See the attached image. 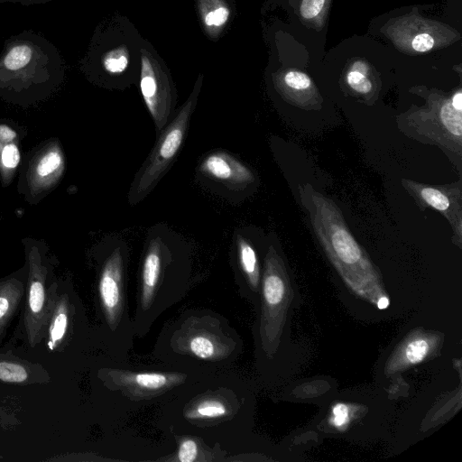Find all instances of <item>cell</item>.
Returning <instances> with one entry per match:
<instances>
[{
	"label": "cell",
	"mask_w": 462,
	"mask_h": 462,
	"mask_svg": "<svg viewBox=\"0 0 462 462\" xmlns=\"http://www.w3.org/2000/svg\"><path fill=\"white\" fill-rule=\"evenodd\" d=\"M249 390L230 370L202 374L167 398L162 409L170 433L200 437L229 451L247 428Z\"/></svg>",
	"instance_id": "1"
},
{
	"label": "cell",
	"mask_w": 462,
	"mask_h": 462,
	"mask_svg": "<svg viewBox=\"0 0 462 462\" xmlns=\"http://www.w3.org/2000/svg\"><path fill=\"white\" fill-rule=\"evenodd\" d=\"M243 340L228 319L205 308H191L164 323L151 352L164 366L208 374L231 370Z\"/></svg>",
	"instance_id": "2"
},
{
	"label": "cell",
	"mask_w": 462,
	"mask_h": 462,
	"mask_svg": "<svg viewBox=\"0 0 462 462\" xmlns=\"http://www.w3.org/2000/svg\"><path fill=\"white\" fill-rule=\"evenodd\" d=\"M143 39L128 16L108 14L95 27L79 68L93 83L124 90L138 82Z\"/></svg>",
	"instance_id": "3"
},
{
	"label": "cell",
	"mask_w": 462,
	"mask_h": 462,
	"mask_svg": "<svg viewBox=\"0 0 462 462\" xmlns=\"http://www.w3.org/2000/svg\"><path fill=\"white\" fill-rule=\"evenodd\" d=\"M190 286L188 263L177 260L159 236L150 239L137 273L132 316L134 337H144L160 316L186 296Z\"/></svg>",
	"instance_id": "4"
},
{
	"label": "cell",
	"mask_w": 462,
	"mask_h": 462,
	"mask_svg": "<svg viewBox=\"0 0 462 462\" xmlns=\"http://www.w3.org/2000/svg\"><path fill=\"white\" fill-rule=\"evenodd\" d=\"M127 251L116 246L105 258L97 282V315L103 344L113 361L126 363L134 333L127 293Z\"/></svg>",
	"instance_id": "5"
},
{
	"label": "cell",
	"mask_w": 462,
	"mask_h": 462,
	"mask_svg": "<svg viewBox=\"0 0 462 462\" xmlns=\"http://www.w3.org/2000/svg\"><path fill=\"white\" fill-rule=\"evenodd\" d=\"M65 69V60L59 49L39 32L23 30L3 44L0 87L52 84L61 79Z\"/></svg>",
	"instance_id": "6"
},
{
	"label": "cell",
	"mask_w": 462,
	"mask_h": 462,
	"mask_svg": "<svg viewBox=\"0 0 462 462\" xmlns=\"http://www.w3.org/2000/svg\"><path fill=\"white\" fill-rule=\"evenodd\" d=\"M203 81L204 75L199 73L186 101L156 134L155 144L130 187L127 199L131 206L138 204L154 189L177 157L184 143Z\"/></svg>",
	"instance_id": "7"
},
{
	"label": "cell",
	"mask_w": 462,
	"mask_h": 462,
	"mask_svg": "<svg viewBox=\"0 0 462 462\" xmlns=\"http://www.w3.org/2000/svg\"><path fill=\"white\" fill-rule=\"evenodd\" d=\"M112 365L101 369V380L116 397L138 404L167 399L199 374L172 367L148 369L127 366L110 359Z\"/></svg>",
	"instance_id": "8"
},
{
	"label": "cell",
	"mask_w": 462,
	"mask_h": 462,
	"mask_svg": "<svg viewBox=\"0 0 462 462\" xmlns=\"http://www.w3.org/2000/svg\"><path fill=\"white\" fill-rule=\"evenodd\" d=\"M299 194L324 249L343 264L355 265L361 262L363 249L350 232L337 205L310 184L300 185Z\"/></svg>",
	"instance_id": "9"
},
{
	"label": "cell",
	"mask_w": 462,
	"mask_h": 462,
	"mask_svg": "<svg viewBox=\"0 0 462 462\" xmlns=\"http://www.w3.org/2000/svg\"><path fill=\"white\" fill-rule=\"evenodd\" d=\"M138 84L158 134L176 111L177 90L163 58L145 38L141 48Z\"/></svg>",
	"instance_id": "10"
},
{
	"label": "cell",
	"mask_w": 462,
	"mask_h": 462,
	"mask_svg": "<svg viewBox=\"0 0 462 462\" xmlns=\"http://www.w3.org/2000/svg\"><path fill=\"white\" fill-rule=\"evenodd\" d=\"M462 111L456 110L450 99L445 100L437 112L420 111L400 116L399 127L411 136L431 143L460 159L462 148Z\"/></svg>",
	"instance_id": "11"
},
{
	"label": "cell",
	"mask_w": 462,
	"mask_h": 462,
	"mask_svg": "<svg viewBox=\"0 0 462 462\" xmlns=\"http://www.w3.org/2000/svg\"><path fill=\"white\" fill-rule=\"evenodd\" d=\"M402 186L420 206L430 207L440 212L452 226L457 242L462 235V190L460 182L430 186L411 180H402Z\"/></svg>",
	"instance_id": "12"
},
{
	"label": "cell",
	"mask_w": 462,
	"mask_h": 462,
	"mask_svg": "<svg viewBox=\"0 0 462 462\" xmlns=\"http://www.w3.org/2000/svg\"><path fill=\"white\" fill-rule=\"evenodd\" d=\"M58 294L47 291L43 273L32 267L24 311V328L28 342L34 346L46 335L47 325Z\"/></svg>",
	"instance_id": "13"
},
{
	"label": "cell",
	"mask_w": 462,
	"mask_h": 462,
	"mask_svg": "<svg viewBox=\"0 0 462 462\" xmlns=\"http://www.w3.org/2000/svg\"><path fill=\"white\" fill-rule=\"evenodd\" d=\"M199 171L228 189H242L255 181L254 172L244 162L224 151L208 153L200 162Z\"/></svg>",
	"instance_id": "14"
},
{
	"label": "cell",
	"mask_w": 462,
	"mask_h": 462,
	"mask_svg": "<svg viewBox=\"0 0 462 462\" xmlns=\"http://www.w3.org/2000/svg\"><path fill=\"white\" fill-rule=\"evenodd\" d=\"M235 282L240 297L257 304L261 289V273L257 254L248 239L238 235L233 260Z\"/></svg>",
	"instance_id": "15"
},
{
	"label": "cell",
	"mask_w": 462,
	"mask_h": 462,
	"mask_svg": "<svg viewBox=\"0 0 462 462\" xmlns=\"http://www.w3.org/2000/svg\"><path fill=\"white\" fill-rule=\"evenodd\" d=\"M174 438L177 448L170 455L157 458L164 462H224L228 451L219 444L211 445L200 437L189 434L170 433Z\"/></svg>",
	"instance_id": "16"
},
{
	"label": "cell",
	"mask_w": 462,
	"mask_h": 462,
	"mask_svg": "<svg viewBox=\"0 0 462 462\" xmlns=\"http://www.w3.org/2000/svg\"><path fill=\"white\" fill-rule=\"evenodd\" d=\"M201 30L211 42L218 41L236 15L235 0H195Z\"/></svg>",
	"instance_id": "17"
},
{
	"label": "cell",
	"mask_w": 462,
	"mask_h": 462,
	"mask_svg": "<svg viewBox=\"0 0 462 462\" xmlns=\"http://www.w3.org/2000/svg\"><path fill=\"white\" fill-rule=\"evenodd\" d=\"M74 312V306L67 294L57 296L46 330L50 350L57 349L64 342Z\"/></svg>",
	"instance_id": "18"
},
{
	"label": "cell",
	"mask_w": 462,
	"mask_h": 462,
	"mask_svg": "<svg viewBox=\"0 0 462 462\" xmlns=\"http://www.w3.org/2000/svg\"><path fill=\"white\" fill-rule=\"evenodd\" d=\"M23 294V285L16 281L0 282V332L15 312Z\"/></svg>",
	"instance_id": "19"
},
{
	"label": "cell",
	"mask_w": 462,
	"mask_h": 462,
	"mask_svg": "<svg viewBox=\"0 0 462 462\" xmlns=\"http://www.w3.org/2000/svg\"><path fill=\"white\" fill-rule=\"evenodd\" d=\"M28 378L26 369L16 363L0 362V380L5 383H23Z\"/></svg>",
	"instance_id": "20"
},
{
	"label": "cell",
	"mask_w": 462,
	"mask_h": 462,
	"mask_svg": "<svg viewBox=\"0 0 462 462\" xmlns=\"http://www.w3.org/2000/svg\"><path fill=\"white\" fill-rule=\"evenodd\" d=\"M61 163V157L56 151L46 153L39 162L36 171L41 177H46L54 172Z\"/></svg>",
	"instance_id": "21"
},
{
	"label": "cell",
	"mask_w": 462,
	"mask_h": 462,
	"mask_svg": "<svg viewBox=\"0 0 462 462\" xmlns=\"http://www.w3.org/2000/svg\"><path fill=\"white\" fill-rule=\"evenodd\" d=\"M285 85L295 91L307 90L311 87L310 79L303 72L290 70L284 75Z\"/></svg>",
	"instance_id": "22"
},
{
	"label": "cell",
	"mask_w": 462,
	"mask_h": 462,
	"mask_svg": "<svg viewBox=\"0 0 462 462\" xmlns=\"http://www.w3.org/2000/svg\"><path fill=\"white\" fill-rule=\"evenodd\" d=\"M346 81L349 87L360 94H367L372 90V83L365 74L357 70H350L346 75Z\"/></svg>",
	"instance_id": "23"
},
{
	"label": "cell",
	"mask_w": 462,
	"mask_h": 462,
	"mask_svg": "<svg viewBox=\"0 0 462 462\" xmlns=\"http://www.w3.org/2000/svg\"><path fill=\"white\" fill-rule=\"evenodd\" d=\"M429 350V344L424 339L411 342L405 350V356L409 362L415 364L421 361Z\"/></svg>",
	"instance_id": "24"
},
{
	"label": "cell",
	"mask_w": 462,
	"mask_h": 462,
	"mask_svg": "<svg viewBox=\"0 0 462 462\" xmlns=\"http://www.w3.org/2000/svg\"><path fill=\"white\" fill-rule=\"evenodd\" d=\"M325 0H303L300 5V14L306 19L317 16L322 10Z\"/></svg>",
	"instance_id": "25"
},
{
	"label": "cell",
	"mask_w": 462,
	"mask_h": 462,
	"mask_svg": "<svg viewBox=\"0 0 462 462\" xmlns=\"http://www.w3.org/2000/svg\"><path fill=\"white\" fill-rule=\"evenodd\" d=\"M3 164L7 168H15L20 161V152L16 145H6L1 154Z\"/></svg>",
	"instance_id": "26"
},
{
	"label": "cell",
	"mask_w": 462,
	"mask_h": 462,
	"mask_svg": "<svg viewBox=\"0 0 462 462\" xmlns=\"http://www.w3.org/2000/svg\"><path fill=\"white\" fill-rule=\"evenodd\" d=\"M412 48L420 52L430 51L434 45V39L428 33L415 36L411 42Z\"/></svg>",
	"instance_id": "27"
},
{
	"label": "cell",
	"mask_w": 462,
	"mask_h": 462,
	"mask_svg": "<svg viewBox=\"0 0 462 462\" xmlns=\"http://www.w3.org/2000/svg\"><path fill=\"white\" fill-rule=\"evenodd\" d=\"M348 420V408L343 404L338 403L333 408L332 423L336 427H343Z\"/></svg>",
	"instance_id": "28"
},
{
	"label": "cell",
	"mask_w": 462,
	"mask_h": 462,
	"mask_svg": "<svg viewBox=\"0 0 462 462\" xmlns=\"http://www.w3.org/2000/svg\"><path fill=\"white\" fill-rule=\"evenodd\" d=\"M52 0H0V4H20L22 5H32L45 4Z\"/></svg>",
	"instance_id": "29"
},
{
	"label": "cell",
	"mask_w": 462,
	"mask_h": 462,
	"mask_svg": "<svg viewBox=\"0 0 462 462\" xmlns=\"http://www.w3.org/2000/svg\"><path fill=\"white\" fill-rule=\"evenodd\" d=\"M15 137V133L5 125L0 126V138L5 142H10Z\"/></svg>",
	"instance_id": "30"
},
{
	"label": "cell",
	"mask_w": 462,
	"mask_h": 462,
	"mask_svg": "<svg viewBox=\"0 0 462 462\" xmlns=\"http://www.w3.org/2000/svg\"><path fill=\"white\" fill-rule=\"evenodd\" d=\"M452 106L458 111H462V93L460 90L456 92L450 99Z\"/></svg>",
	"instance_id": "31"
},
{
	"label": "cell",
	"mask_w": 462,
	"mask_h": 462,
	"mask_svg": "<svg viewBox=\"0 0 462 462\" xmlns=\"http://www.w3.org/2000/svg\"><path fill=\"white\" fill-rule=\"evenodd\" d=\"M388 305H389V300L386 297H382L377 302V306L381 310L387 308Z\"/></svg>",
	"instance_id": "32"
}]
</instances>
